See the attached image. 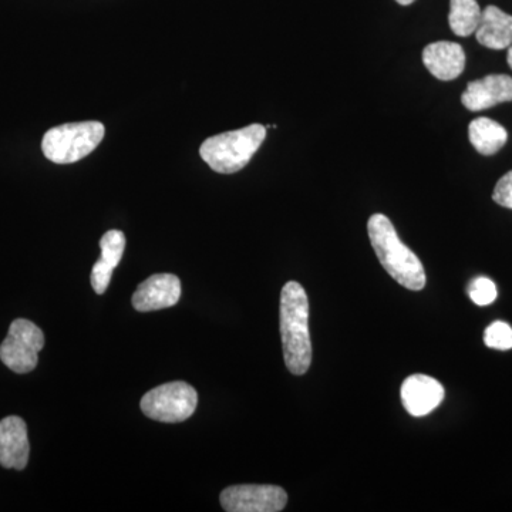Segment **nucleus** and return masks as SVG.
<instances>
[{
  "label": "nucleus",
  "instance_id": "f257e3e1",
  "mask_svg": "<svg viewBox=\"0 0 512 512\" xmlns=\"http://www.w3.org/2000/svg\"><path fill=\"white\" fill-rule=\"evenodd\" d=\"M279 316L285 365L292 375H305L312 365L309 301L305 289L298 282H288L282 288Z\"/></svg>",
  "mask_w": 512,
  "mask_h": 512
},
{
  "label": "nucleus",
  "instance_id": "f03ea898",
  "mask_svg": "<svg viewBox=\"0 0 512 512\" xmlns=\"http://www.w3.org/2000/svg\"><path fill=\"white\" fill-rule=\"evenodd\" d=\"M370 244L380 264L397 284L410 291H421L426 286V272L419 256L403 244L392 221L383 214H375L367 222Z\"/></svg>",
  "mask_w": 512,
  "mask_h": 512
},
{
  "label": "nucleus",
  "instance_id": "7ed1b4c3",
  "mask_svg": "<svg viewBox=\"0 0 512 512\" xmlns=\"http://www.w3.org/2000/svg\"><path fill=\"white\" fill-rule=\"evenodd\" d=\"M266 137V127L251 124L239 130L227 131L218 136L207 138L202 143V160L211 170L220 174H234L247 167Z\"/></svg>",
  "mask_w": 512,
  "mask_h": 512
},
{
  "label": "nucleus",
  "instance_id": "20e7f679",
  "mask_svg": "<svg viewBox=\"0 0 512 512\" xmlns=\"http://www.w3.org/2000/svg\"><path fill=\"white\" fill-rule=\"evenodd\" d=\"M104 133L106 128L100 121H82L50 128L43 137V154L52 163H77L99 147Z\"/></svg>",
  "mask_w": 512,
  "mask_h": 512
},
{
  "label": "nucleus",
  "instance_id": "39448f33",
  "mask_svg": "<svg viewBox=\"0 0 512 512\" xmlns=\"http://www.w3.org/2000/svg\"><path fill=\"white\" fill-rule=\"evenodd\" d=\"M198 394L184 382L161 384L144 394L141 410L148 419L160 423H181L190 419L197 409Z\"/></svg>",
  "mask_w": 512,
  "mask_h": 512
},
{
  "label": "nucleus",
  "instance_id": "423d86ee",
  "mask_svg": "<svg viewBox=\"0 0 512 512\" xmlns=\"http://www.w3.org/2000/svg\"><path fill=\"white\" fill-rule=\"evenodd\" d=\"M45 348L42 329L28 319H16L10 325L8 336L0 345V360L12 372L29 373L36 369L39 352Z\"/></svg>",
  "mask_w": 512,
  "mask_h": 512
},
{
  "label": "nucleus",
  "instance_id": "0eeeda50",
  "mask_svg": "<svg viewBox=\"0 0 512 512\" xmlns=\"http://www.w3.org/2000/svg\"><path fill=\"white\" fill-rule=\"evenodd\" d=\"M228 512H279L288 504V494L278 485H232L220 497Z\"/></svg>",
  "mask_w": 512,
  "mask_h": 512
},
{
  "label": "nucleus",
  "instance_id": "6e6552de",
  "mask_svg": "<svg viewBox=\"0 0 512 512\" xmlns=\"http://www.w3.org/2000/svg\"><path fill=\"white\" fill-rule=\"evenodd\" d=\"M181 298V281L173 274L150 276L138 285L133 306L138 312L161 311L177 305Z\"/></svg>",
  "mask_w": 512,
  "mask_h": 512
},
{
  "label": "nucleus",
  "instance_id": "1a4fd4ad",
  "mask_svg": "<svg viewBox=\"0 0 512 512\" xmlns=\"http://www.w3.org/2000/svg\"><path fill=\"white\" fill-rule=\"evenodd\" d=\"M402 403L406 412L413 417L427 416L436 410L444 400V387L433 377L413 375L402 384Z\"/></svg>",
  "mask_w": 512,
  "mask_h": 512
},
{
  "label": "nucleus",
  "instance_id": "9d476101",
  "mask_svg": "<svg viewBox=\"0 0 512 512\" xmlns=\"http://www.w3.org/2000/svg\"><path fill=\"white\" fill-rule=\"evenodd\" d=\"M512 101V77L507 74H491L484 79L468 83L461 103L467 110L483 111L497 104Z\"/></svg>",
  "mask_w": 512,
  "mask_h": 512
},
{
  "label": "nucleus",
  "instance_id": "9b49d317",
  "mask_svg": "<svg viewBox=\"0 0 512 512\" xmlns=\"http://www.w3.org/2000/svg\"><path fill=\"white\" fill-rule=\"evenodd\" d=\"M30 444L28 426L18 416L0 421V466L23 470L28 466Z\"/></svg>",
  "mask_w": 512,
  "mask_h": 512
},
{
  "label": "nucleus",
  "instance_id": "f8f14e48",
  "mask_svg": "<svg viewBox=\"0 0 512 512\" xmlns=\"http://www.w3.org/2000/svg\"><path fill=\"white\" fill-rule=\"evenodd\" d=\"M423 63L436 79L451 82L464 72L466 53L458 43H431L424 49Z\"/></svg>",
  "mask_w": 512,
  "mask_h": 512
},
{
  "label": "nucleus",
  "instance_id": "ddd939ff",
  "mask_svg": "<svg viewBox=\"0 0 512 512\" xmlns=\"http://www.w3.org/2000/svg\"><path fill=\"white\" fill-rule=\"evenodd\" d=\"M101 258L93 266L92 286L94 292L103 295L109 288L114 268L120 264L126 249V237L123 232L113 229L100 239Z\"/></svg>",
  "mask_w": 512,
  "mask_h": 512
},
{
  "label": "nucleus",
  "instance_id": "4468645a",
  "mask_svg": "<svg viewBox=\"0 0 512 512\" xmlns=\"http://www.w3.org/2000/svg\"><path fill=\"white\" fill-rule=\"evenodd\" d=\"M476 37L487 49H508L512 45V16L497 6H487L481 12Z\"/></svg>",
  "mask_w": 512,
  "mask_h": 512
},
{
  "label": "nucleus",
  "instance_id": "2eb2a0df",
  "mask_svg": "<svg viewBox=\"0 0 512 512\" xmlns=\"http://www.w3.org/2000/svg\"><path fill=\"white\" fill-rule=\"evenodd\" d=\"M470 143L483 156H494L507 144V130L497 121L480 117L468 126Z\"/></svg>",
  "mask_w": 512,
  "mask_h": 512
},
{
  "label": "nucleus",
  "instance_id": "dca6fc26",
  "mask_svg": "<svg viewBox=\"0 0 512 512\" xmlns=\"http://www.w3.org/2000/svg\"><path fill=\"white\" fill-rule=\"evenodd\" d=\"M481 19L477 0H450L448 23L454 35L468 37L476 33Z\"/></svg>",
  "mask_w": 512,
  "mask_h": 512
},
{
  "label": "nucleus",
  "instance_id": "f3484780",
  "mask_svg": "<svg viewBox=\"0 0 512 512\" xmlns=\"http://www.w3.org/2000/svg\"><path fill=\"white\" fill-rule=\"evenodd\" d=\"M484 343L491 349H512V328L505 322H494L485 329Z\"/></svg>",
  "mask_w": 512,
  "mask_h": 512
},
{
  "label": "nucleus",
  "instance_id": "a211bd4d",
  "mask_svg": "<svg viewBox=\"0 0 512 512\" xmlns=\"http://www.w3.org/2000/svg\"><path fill=\"white\" fill-rule=\"evenodd\" d=\"M468 295L476 305L487 306L497 299V286L491 279L480 276L468 286Z\"/></svg>",
  "mask_w": 512,
  "mask_h": 512
},
{
  "label": "nucleus",
  "instance_id": "6ab92c4d",
  "mask_svg": "<svg viewBox=\"0 0 512 512\" xmlns=\"http://www.w3.org/2000/svg\"><path fill=\"white\" fill-rule=\"evenodd\" d=\"M493 200L501 207L512 210V171L505 174L495 185Z\"/></svg>",
  "mask_w": 512,
  "mask_h": 512
},
{
  "label": "nucleus",
  "instance_id": "aec40b11",
  "mask_svg": "<svg viewBox=\"0 0 512 512\" xmlns=\"http://www.w3.org/2000/svg\"><path fill=\"white\" fill-rule=\"evenodd\" d=\"M399 5L407 6L412 5L413 2H416V0H396Z\"/></svg>",
  "mask_w": 512,
  "mask_h": 512
},
{
  "label": "nucleus",
  "instance_id": "412c9836",
  "mask_svg": "<svg viewBox=\"0 0 512 512\" xmlns=\"http://www.w3.org/2000/svg\"><path fill=\"white\" fill-rule=\"evenodd\" d=\"M508 64H510V67L512 69V45L508 47V55H507Z\"/></svg>",
  "mask_w": 512,
  "mask_h": 512
}]
</instances>
